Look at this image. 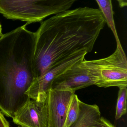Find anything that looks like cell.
I'll use <instances>...</instances> for the list:
<instances>
[{"instance_id":"17","label":"cell","mask_w":127,"mask_h":127,"mask_svg":"<svg viewBox=\"0 0 127 127\" xmlns=\"http://www.w3.org/2000/svg\"></svg>"},{"instance_id":"4","label":"cell","mask_w":127,"mask_h":127,"mask_svg":"<svg viewBox=\"0 0 127 127\" xmlns=\"http://www.w3.org/2000/svg\"><path fill=\"white\" fill-rule=\"evenodd\" d=\"M79 65L93 75L98 87H127V60L123 48L117 47L112 54L103 59L84 60Z\"/></svg>"},{"instance_id":"9","label":"cell","mask_w":127,"mask_h":127,"mask_svg":"<svg viewBox=\"0 0 127 127\" xmlns=\"http://www.w3.org/2000/svg\"><path fill=\"white\" fill-rule=\"evenodd\" d=\"M80 112L76 121L69 127H89L101 117L99 107L87 104L80 100Z\"/></svg>"},{"instance_id":"12","label":"cell","mask_w":127,"mask_h":127,"mask_svg":"<svg viewBox=\"0 0 127 127\" xmlns=\"http://www.w3.org/2000/svg\"><path fill=\"white\" fill-rule=\"evenodd\" d=\"M127 87L119 88L115 116L116 120L120 119L127 113Z\"/></svg>"},{"instance_id":"2","label":"cell","mask_w":127,"mask_h":127,"mask_svg":"<svg viewBox=\"0 0 127 127\" xmlns=\"http://www.w3.org/2000/svg\"><path fill=\"white\" fill-rule=\"evenodd\" d=\"M27 24L0 38V110L12 118L30 99L26 94L35 79L33 60L35 32Z\"/></svg>"},{"instance_id":"7","label":"cell","mask_w":127,"mask_h":127,"mask_svg":"<svg viewBox=\"0 0 127 127\" xmlns=\"http://www.w3.org/2000/svg\"><path fill=\"white\" fill-rule=\"evenodd\" d=\"M80 63L74 65L54 78L50 89L75 93L78 90L95 85V78L87 70L80 66Z\"/></svg>"},{"instance_id":"15","label":"cell","mask_w":127,"mask_h":127,"mask_svg":"<svg viewBox=\"0 0 127 127\" xmlns=\"http://www.w3.org/2000/svg\"><path fill=\"white\" fill-rule=\"evenodd\" d=\"M118 2L119 6L123 8L127 6V0H116Z\"/></svg>"},{"instance_id":"3","label":"cell","mask_w":127,"mask_h":127,"mask_svg":"<svg viewBox=\"0 0 127 127\" xmlns=\"http://www.w3.org/2000/svg\"><path fill=\"white\" fill-rule=\"evenodd\" d=\"M77 0H0V13L6 18L26 22L42 21L68 10Z\"/></svg>"},{"instance_id":"1","label":"cell","mask_w":127,"mask_h":127,"mask_svg":"<svg viewBox=\"0 0 127 127\" xmlns=\"http://www.w3.org/2000/svg\"><path fill=\"white\" fill-rule=\"evenodd\" d=\"M105 24L99 9L88 7L68 10L42 22L35 32V79L72 57L91 52Z\"/></svg>"},{"instance_id":"16","label":"cell","mask_w":127,"mask_h":127,"mask_svg":"<svg viewBox=\"0 0 127 127\" xmlns=\"http://www.w3.org/2000/svg\"><path fill=\"white\" fill-rule=\"evenodd\" d=\"M2 35H3V34L2 33V28H1V25L0 23V38L2 36Z\"/></svg>"},{"instance_id":"8","label":"cell","mask_w":127,"mask_h":127,"mask_svg":"<svg viewBox=\"0 0 127 127\" xmlns=\"http://www.w3.org/2000/svg\"><path fill=\"white\" fill-rule=\"evenodd\" d=\"M12 119L21 127H47L45 100L39 102L30 99L15 113Z\"/></svg>"},{"instance_id":"6","label":"cell","mask_w":127,"mask_h":127,"mask_svg":"<svg viewBox=\"0 0 127 127\" xmlns=\"http://www.w3.org/2000/svg\"><path fill=\"white\" fill-rule=\"evenodd\" d=\"M75 93L50 89L45 100L47 127H65L66 115Z\"/></svg>"},{"instance_id":"5","label":"cell","mask_w":127,"mask_h":127,"mask_svg":"<svg viewBox=\"0 0 127 127\" xmlns=\"http://www.w3.org/2000/svg\"><path fill=\"white\" fill-rule=\"evenodd\" d=\"M86 54L83 53L76 55L51 68L42 76L34 79L26 95L32 100L39 102L45 101L53 80L70 67L82 62Z\"/></svg>"},{"instance_id":"10","label":"cell","mask_w":127,"mask_h":127,"mask_svg":"<svg viewBox=\"0 0 127 127\" xmlns=\"http://www.w3.org/2000/svg\"><path fill=\"white\" fill-rule=\"evenodd\" d=\"M105 19L106 23L111 29L116 40L117 47L122 48L116 28L114 19V12L113 9L112 0H95Z\"/></svg>"},{"instance_id":"14","label":"cell","mask_w":127,"mask_h":127,"mask_svg":"<svg viewBox=\"0 0 127 127\" xmlns=\"http://www.w3.org/2000/svg\"><path fill=\"white\" fill-rule=\"evenodd\" d=\"M0 127H10L9 124L0 111Z\"/></svg>"},{"instance_id":"13","label":"cell","mask_w":127,"mask_h":127,"mask_svg":"<svg viewBox=\"0 0 127 127\" xmlns=\"http://www.w3.org/2000/svg\"><path fill=\"white\" fill-rule=\"evenodd\" d=\"M89 127H116L109 120L103 117H101L99 119L93 123Z\"/></svg>"},{"instance_id":"11","label":"cell","mask_w":127,"mask_h":127,"mask_svg":"<svg viewBox=\"0 0 127 127\" xmlns=\"http://www.w3.org/2000/svg\"><path fill=\"white\" fill-rule=\"evenodd\" d=\"M80 100L77 95L74 94L68 109L65 127H70L78 117L80 112Z\"/></svg>"}]
</instances>
